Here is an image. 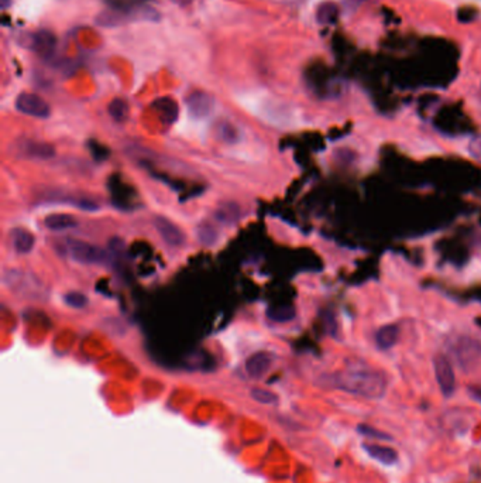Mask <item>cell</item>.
Returning <instances> with one entry per match:
<instances>
[{
	"instance_id": "6da1fadb",
	"label": "cell",
	"mask_w": 481,
	"mask_h": 483,
	"mask_svg": "<svg viewBox=\"0 0 481 483\" xmlns=\"http://www.w3.org/2000/svg\"><path fill=\"white\" fill-rule=\"evenodd\" d=\"M335 387L366 398H381L387 391L385 376L364 365H352L333 377Z\"/></svg>"
},
{
	"instance_id": "7a4b0ae2",
	"label": "cell",
	"mask_w": 481,
	"mask_h": 483,
	"mask_svg": "<svg viewBox=\"0 0 481 483\" xmlns=\"http://www.w3.org/2000/svg\"><path fill=\"white\" fill-rule=\"evenodd\" d=\"M65 248H66L68 255L75 262L82 263V265H99V263H103L106 259V253L101 248L91 245L84 240L66 239Z\"/></svg>"
},
{
	"instance_id": "3957f363",
	"label": "cell",
	"mask_w": 481,
	"mask_h": 483,
	"mask_svg": "<svg viewBox=\"0 0 481 483\" xmlns=\"http://www.w3.org/2000/svg\"><path fill=\"white\" fill-rule=\"evenodd\" d=\"M16 109L27 116L47 119L51 115L50 105L38 95L23 92L16 99Z\"/></svg>"
},
{
	"instance_id": "277c9868",
	"label": "cell",
	"mask_w": 481,
	"mask_h": 483,
	"mask_svg": "<svg viewBox=\"0 0 481 483\" xmlns=\"http://www.w3.org/2000/svg\"><path fill=\"white\" fill-rule=\"evenodd\" d=\"M435 374L439 387L445 397H450L456 390V377L449 359L443 355H436L433 359Z\"/></svg>"
},
{
	"instance_id": "5b68a950",
	"label": "cell",
	"mask_w": 481,
	"mask_h": 483,
	"mask_svg": "<svg viewBox=\"0 0 481 483\" xmlns=\"http://www.w3.org/2000/svg\"><path fill=\"white\" fill-rule=\"evenodd\" d=\"M154 225H155V229L159 233V236H161L166 244H168L170 246L180 248L185 244L187 236H185L184 230L178 225H175L171 219H168L166 216H157L154 219Z\"/></svg>"
},
{
	"instance_id": "8992f818",
	"label": "cell",
	"mask_w": 481,
	"mask_h": 483,
	"mask_svg": "<svg viewBox=\"0 0 481 483\" xmlns=\"http://www.w3.org/2000/svg\"><path fill=\"white\" fill-rule=\"evenodd\" d=\"M26 46L41 57H50L55 51L57 37L50 30H38L29 36Z\"/></svg>"
},
{
	"instance_id": "52a82bcc",
	"label": "cell",
	"mask_w": 481,
	"mask_h": 483,
	"mask_svg": "<svg viewBox=\"0 0 481 483\" xmlns=\"http://www.w3.org/2000/svg\"><path fill=\"white\" fill-rule=\"evenodd\" d=\"M187 108H188V112L194 118L203 119V118L209 116L210 112L213 111L215 99L205 92L195 91L187 98Z\"/></svg>"
},
{
	"instance_id": "ba28073f",
	"label": "cell",
	"mask_w": 481,
	"mask_h": 483,
	"mask_svg": "<svg viewBox=\"0 0 481 483\" xmlns=\"http://www.w3.org/2000/svg\"><path fill=\"white\" fill-rule=\"evenodd\" d=\"M16 150L27 158L48 160L55 155V148L51 144L37 140H22Z\"/></svg>"
},
{
	"instance_id": "9c48e42d",
	"label": "cell",
	"mask_w": 481,
	"mask_h": 483,
	"mask_svg": "<svg viewBox=\"0 0 481 483\" xmlns=\"http://www.w3.org/2000/svg\"><path fill=\"white\" fill-rule=\"evenodd\" d=\"M273 365V356L268 352H256L252 355L246 362V370L247 373L254 377H263Z\"/></svg>"
},
{
	"instance_id": "30bf717a",
	"label": "cell",
	"mask_w": 481,
	"mask_h": 483,
	"mask_svg": "<svg viewBox=\"0 0 481 483\" xmlns=\"http://www.w3.org/2000/svg\"><path fill=\"white\" fill-rule=\"evenodd\" d=\"M10 240H12L13 249L19 255L30 253L36 245L34 234L31 232H29L27 229H23V227H15L10 232Z\"/></svg>"
},
{
	"instance_id": "8fae6325",
	"label": "cell",
	"mask_w": 481,
	"mask_h": 483,
	"mask_svg": "<svg viewBox=\"0 0 481 483\" xmlns=\"http://www.w3.org/2000/svg\"><path fill=\"white\" fill-rule=\"evenodd\" d=\"M363 448L373 459H375L384 465H394L398 461V454L392 448L382 447V445H374V444H364Z\"/></svg>"
},
{
	"instance_id": "7c38bea8",
	"label": "cell",
	"mask_w": 481,
	"mask_h": 483,
	"mask_svg": "<svg viewBox=\"0 0 481 483\" xmlns=\"http://www.w3.org/2000/svg\"><path fill=\"white\" fill-rule=\"evenodd\" d=\"M44 225L50 230H69L78 226V220L68 214H51L44 218Z\"/></svg>"
},
{
	"instance_id": "4fadbf2b",
	"label": "cell",
	"mask_w": 481,
	"mask_h": 483,
	"mask_svg": "<svg viewBox=\"0 0 481 483\" xmlns=\"http://www.w3.org/2000/svg\"><path fill=\"white\" fill-rule=\"evenodd\" d=\"M240 215H242L240 206L230 201L220 204L215 212V218L224 225H234L240 219Z\"/></svg>"
},
{
	"instance_id": "5bb4252c",
	"label": "cell",
	"mask_w": 481,
	"mask_h": 483,
	"mask_svg": "<svg viewBox=\"0 0 481 483\" xmlns=\"http://www.w3.org/2000/svg\"><path fill=\"white\" fill-rule=\"evenodd\" d=\"M399 337V330L396 326H385L380 328L375 334V341L380 349H389L392 348Z\"/></svg>"
},
{
	"instance_id": "9a60e30c",
	"label": "cell",
	"mask_w": 481,
	"mask_h": 483,
	"mask_svg": "<svg viewBox=\"0 0 481 483\" xmlns=\"http://www.w3.org/2000/svg\"><path fill=\"white\" fill-rule=\"evenodd\" d=\"M216 136L226 144H236L240 140L238 129L227 120H222L216 125Z\"/></svg>"
},
{
	"instance_id": "2e32d148",
	"label": "cell",
	"mask_w": 481,
	"mask_h": 483,
	"mask_svg": "<svg viewBox=\"0 0 481 483\" xmlns=\"http://www.w3.org/2000/svg\"><path fill=\"white\" fill-rule=\"evenodd\" d=\"M267 316L270 321L277 322V324H284V322H289L295 318V308L291 305L274 307L267 311Z\"/></svg>"
},
{
	"instance_id": "e0dca14e",
	"label": "cell",
	"mask_w": 481,
	"mask_h": 483,
	"mask_svg": "<svg viewBox=\"0 0 481 483\" xmlns=\"http://www.w3.org/2000/svg\"><path fill=\"white\" fill-rule=\"evenodd\" d=\"M198 239L202 245L205 246H213L217 239H219V233L216 230V227L209 223V222H202L199 226H198Z\"/></svg>"
},
{
	"instance_id": "ac0fdd59",
	"label": "cell",
	"mask_w": 481,
	"mask_h": 483,
	"mask_svg": "<svg viewBox=\"0 0 481 483\" xmlns=\"http://www.w3.org/2000/svg\"><path fill=\"white\" fill-rule=\"evenodd\" d=\"M109 115L115 122L123 123L129 118V105L124 99L116 98L109 104Z\"/></svg>"
},
{
	"instance_id": "d6986e66",
	"label": "cell",
	"mask_w": 481,
	"mask_h": 483,
	"mask_svg": "<svg viewBox=\"0 0 481 483\" xmlns=\"http://www.w3.org/2000/svg\"><path fill=\"white\" fill-rule=\"evenodd\" d=\"M64 300L65 302L72 307V308H78V309H81L84 307L88 305V298L82 294V293H76V291H71L68 294L64 295Z\"/></svg>"
},
{
	"instance_id": "ffe728a7",
	"label": "cell",
	"mask_w": 481,
	"mask_h": 483,
	"mask_svg": "<svg viewBox=\"0 0 481 483\" xmlns=\"http://www.w3.org/2000/svg\"><path fill=\"white\" fill-rule=\"evenodd\" d=\"M357 431L364 435V437H368V438H375V440H381V441H391V437L385 433H381V431H377L375 428L370 427V426H359L357 427Z\"/></svg>"
},
{
	"instance_id": "44dd1931",
	"label": "cell",
	"mask_w": 481,
	"mask_h": 483,
	"mask_svg": "<svg viewBox=\"0 0 481 483\" xmlns=\"http://www.w3.org/2000/svg\"><path fill=\"white\" fill-rule=\"evenodd\" d=\"M253 397L257 398L259 401H264V402H271L275 400L274 394L264 391V390H253Z\"/></svg>"
},
{
	"instance_id": "7402d4cb",
	"label": "cell",
	"mask_w": 481,
	"mask_h": 483,
	"mask_svg": "<svg viewBox=\"0 0 481 483\" xmlns=\"http://www.w3.org/2000/svg\"><path fill=\"white\" fill-rule=\"evenodd\" d=\"M171 2L180 5V6H187V5H191L194 0H171Z\"/></svg>"
},
{
	"instance_id": "603a6c76",
	"label": "cell",
	"mask_w": 481,
	"mask_h": 483,
	"mask_svg": "<svg viewBox=\"0 0 481 483\" xmlns=\"http://www.w3.org/2000/svg\"><path fill=\"white\" fill-rule=\"evenodd\" d=\"M12 5V0H2V9H8Z\"/></svg>"
}]
</instances>
